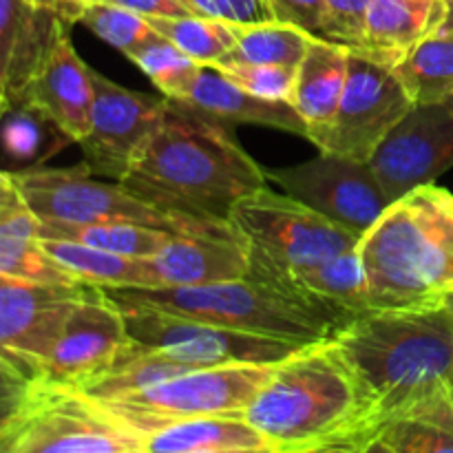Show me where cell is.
Wrapping results in <instances>:
<instances>
[{
	"instance_id": "6",
	"label": "cell",
	"mask_w": 453,
	"mask_h": 453,
	"mask_svg": "<svg viewBox=\"0 0 453 453\" xmlns=\"http://www.w3.org/2000/svg\"><path fill=\"white\" fill-rule=\"evenodd\" d=\"M106 295L119 305H140L190 321L248 334L312 345L334 339L339 327L319 310L274 283L248 274L237 281L184 288H118Z\"/></svg>"
},
{
	"instance_id": "45",
	"label": "cell",
	"mask_w": 453,
	"mask_h": 453,
	"mask_svg": "<svg viewBox=\"0 0 453 453\" xmlns=\"http://www.w3.org/2000/svg\"><path fill=\"white\" fill-rule=\"evenodd\" d=\"M447 3H449V12H447V20H445V25H442L441 34L453 35V0H447Z\"/></svg>"
},
{
	"instance_id": "40",
	"label": "cell",
	"mask_w": 453,
	"mask_h": 453,
	"mask_svg": "<svg viewBox=\"0 0 453 453\" xmlns=\"http://www.w3.org/2000/svg\"><path fill=\"white\" fill-rule=\"evenodd\" d=\"M97 3H102V0H53V9L71 27L82 20L84 13Z\"/></svg>"
},
{
	"instance_id": "44",
	"label": "cell",
	"mask_w": 453,
	"mask_h": 453,
	"mask_svg": "<svg viewBox=\"0 0 453 453\" xmlns=\"http://www.w3.org/2000/svg\"><path fill=\"white\" fill-rule=\"evenodd\" d=\"M361 453H392V451H389V447L385 445L383 438H380L379 434H374V436H370L365 442H363Z\"/></svg>"
},
{
	"instance_id": "3",
	"label": "cell",
	"mask_w": 453,
	"mask_h": 453,
	"mask_svg": "<svg viewBox=\"0 0 453 453\" xmlns=\"http://www.w3.org/2000/svg\"><path fill=\"white\" fill-rule=\"evenodd\" d=\"M372 310H420L453 296V195L425 184L392 202L358 242Z\"/></svg>"
},
{
	"instance_id": "20",
	"label": "cell",
	"mask_w": 453,
	"mask_h": 453,
	"mask_svg": "<svg viewBox=\"0 0 453 453\" xmlns=\"http://www.w3.org/2000/svg\"><path fill=\"white\" fill-rule=\"evenodd\" d=\"M149 264L157 288L211 286L246 279L250 274V248L242 237L175 234Z\"/></svg>"
},
{
	"instance_id": "42",
	"label": "cell",
	"mask_w": 453,
	"mask_h": 453,
	"mask_svg": "<svg viewBox=\"0 0 453 453\" xmlns=\"http://www.w3.org/2000/svg\"><path fill=\"white\" fill-rule=\"evenodd\" d=\"M186 7L190 9L197 16H211L219 18V7H217V0H181Z\"/></svg>"
},
{
	"instance_id": "47",
	"label": "cell",
	"mask_w": 453,
	"mask_h": 453,
	"mask_svg": "<svg viewBox=\"0 0 453 453\" xmlns=\"http://www.w3.org/2000/svg\"><path fill=\"white\" fill-rule=\"evenodd\" d=\"M128 453H149L144 449V447H140V449H133V451H128Z\"/></svg>"
},
{
	"instance_id": "2",
	"label": "cell",
	"mask_w": 453,
	"mask_h": 453,
	"mask_svg": "<svg viewBox=\"0 0 453 453\" xmlns=\"http://www.w3.org/2000/svg\"><path fill=\"white\" fill-rule=\"evenodd\" d=\"M332 341L357 380L370 436L453 385V312L447 305L370 310Z\"/></svg>"
},
{
	"instance_id": "18",
	"label": "cell",
	"mask_w": 453,
	"mask_h": 453,
	"mask_svg": "<svg viewBox=\"0 0 453 453\" xmlns=\"http://www.w3.org/2000/svg\"><path fill=\"white\" fill-rule=\"evenodd\" d=\"M62 22L53 7L0 0V104L27 96Z\"/></svg>"
},
{
	"instance_id": "37",
	"label": "cell",
	"mask_w": 453,
	"mask_h": 453,
	"mask_svg": "<svg viewBox=\"0 0 453 453\" xmlns=\"http://www.w3.org/2000/svg\"><path fill=\"white\" fill-rule=\"evenodd\" d=\"M274 20L288 22L321 38L323 0H265Z\"/></svg>"
},
{
	"instance_id": "23",
	"label": "cell",
	"mask_w": 453,
	"mask_h": 453,
	"mask_svg": "<svg viewBox=\"0 0 453 453\" xmlns=\"http://www.w3.org/2000/svg\"><path fill=\"white\" fill-rule=\"evenodd\" d=\"M349 69V47L326 38H314L296 69L290 104L308 124L312 142L334 119L343 97Z\"/></svg>"
},
{
	"instance_id": "17",
	"label": "cell",
	"mask_w": 453,
	"mask_h": 453,
	"mask_svg": "<svg viewBox=\"0 0 453 453\" xmlns=\"http://www.w3.org/2000/svg\"><path fill=\"white\" fill-rule=\"evenodd\" d=\"M250 277L274 283L310 308L319 310L339 330L370 312L367 281L358 246L310 268H273L250 261Z\"/></svg>"
},
{
	"instance_id": "8",
	"label": "cell",
	"mask_w": 453,
	"mask_h": 453,
	"mask_svg": "<svg viewBox=\"0 0 453 453\" xmlns=\"http://www.w3.org/2000/svg\"><path fill=\"white\" fill-rule=\"evenodd\" d=\"M274 365L277 363L206 367L175 376L142 392L97 403L142 438L181 420L208 416L243 418V411L273 376Z\"/></svg>"
},
{
	"instance_id": "35",
	"label": "cell",
	"mask_w": 453,
	"mask_h": 453,
	"mask_svg": "<svg viewBox=\"0 0 453 453\" xmlns=\"http://www.w3.org/2000/svg\"><path fill=\"white\" fill-rule=\"evenodd\" d=\"M228 80L239 84L246 91L255 93L268 100H286L290 102L295 91L296 69L299 66H261V65H230L215 66Z\"/></svg>"
},
{
	"instance_id": "39",
	"label": "cell",
	"mask_w": 453,
	"mask_h": 453,
	"mask_svg": "<svg viewBox=\"0 0 453 453\" xmlns=\"http://www.w3.org/2000/svg\"><path fill=\"white\" fill-rule=\"evenodd\" d=\"M119 4L124 9L140 13L144 18H166V16H188L190 12L181 0H106Z\"/></svg>"
},
{
	"instance_id": "38",
	"label": "cell",
	"mask_w": 453,
	"mask_h": 453,
	"mask_svg": "<svg viewBox=\"0 0 453 453\" xmlns=\"http://www.w3.org/2000/svg\"><path fill=\"white\" fill-rule=\"evenodd\" d=\"M219 18L237 25H257L274 20L265 0H217Z\"/></svg>"
},
{
	"instance_id": "30",
	"label": "cell",
	"mask_w": 453,
	"mask_h": 453,
	"mask_svg": "<svg viewBox=\"0 0 453 453\" xmlns=\"http://www.w3.org/2000/svg\"><path fill=\"white\" fill-rule=\"evenodd\" d=\"M414 106L453 100V35L434 34L394 66Z\"/></svg>"
},
{
	"instance_id": "19",
	"label": "cell",
	"mask_w": 453,
	"mask_h": 453,
	"mask_svg": "<svg viewBox=\"0 0 453 453\" xmlns=\"http://www.w3.org/2000/svg\"><path fill=\"white\" fill-rule=\"evenodd\" d=\"M93 97L96 88H93L91 66L78 56L71 42L69 25L62 22L47 62L22 100H31L47 111L58 127L75 144H80L91 127Z\"/></svg>"
},
{
	"instance_id": "26",
	"label": "cell",
	"mask_w": 453,
	"mask_h": 453,
	"mask_svg": "<svg viewBox=\"0 0 453 453\" xmlns=\"http://www.w3.org/2000/svg\"><path fill=\"white\" fill-rule=\"evenodd\" d=\"M264 445L270 442L248 420L230 418V416L181 420L144 436V449L149 453H193Z\"/></svg>"
},
{
	"instance_id": "41",
	"label": "cell",
	"mask_w": 453,
	"mask_h": 453,
	"mask_svg": "<svg viewBox=\"0 0 453 453\" xmlns=\"http://www.w3.org/2000/svg\"><path fill=\"white\" fill-rule=\"evenodd\" d=\"M370 436H345L339 438V441L326 442V445L312 447V449H305L299 453H361L363 442Z\"/></svg>"
},
{
	"instance_id": "49",
	"label": "cell",
	"mask_w": 453,
	"mask_h": 453,
	"mask_svg": "<svg viewBox=\"0 0 453 453\" xmlns=\"http://www.w3.org/2000/svg\"><path fill=\"white\" fill-rule=\"evenodd\" d=\"M451 398H453V385H451Z\"/></svg>"
},
{
	"instance_id": "36",
	"label": "cell",
	"mask_w": 453,
	"mask_h": 453,
	"mask_svg": "<svg viewBox=\"0 0 453 453\" xmlns=\"http://www.w3.org/2000/svg\"><path fill=\"white\" fill-rule=\"evenodd\" d=\"M372 0H323L321 38L357 49L363 40Z\"/></svg>"
},
{
	"instance_id": "33",
	"label": "cell",
	"mask_w": 453,
	"mask_h": 453,
	"mask_svg": "<svg viewBox=\"0 0 453 453\" xmlns=\"http://www.w3.org/2000/svg\"><path fill=\"white\" fill-rule=\"evenodd\" d=\"M0 279L42 286H73L75 274L58 264L40 239L0 237Z\"/></svg>"
},
{
	"instance_id": "5",
	"label": "cell",
	"mask_w": 453,
	"mask_h": 453,
	"mask_svg": "<svg viewBox=\"0 0 453 453\" xmlns=\"http://www.w3.org/2000/svg\"><path fill=\"white\" fill-rule=\"evenodd\" d=\"M0 453H128L144 438L75 385L3 376Z\"/></svg>"
},
{
	"instance_id": "13",
	"label": "cell",
	"mask_w": 453,
	"mask_h": 453,
	"mask_svg": "<svg viewBox=\"0 0 453 453\" xmlns=\"http://www.w3.org/2000/svg\"><path fill=\"white\" fill-rule=\"evenodd\" d=\"M265 177L283 188V193L358 237H363L389 206L372 164L343 155L319 150L310 162L265 168Z\"/></svg>"
},
{
	"instance_id": "48",
	"label": "cell",
	"mask_w": 453,
	"mask_h": 453,
	"mask_svg": "<svg viewBox=\"0 0 453 453\" xmlns=\"http://www.w3.org/2000/svg\"><path fill=\"white\" fill-rule=\"evenodd\" d=\"M447 308H449V310H451V312H453V296H451V299H449V301H447Z\"/></svg>"
},
{
	"instance_id": "28",
	"label": "cell",
	"mask_w": 453,
	"mask_h": 453,
	"mask_svg": "<svg viewBox=\"0 0 453 453\" xmlns=\"http://www.w3.org/2000/svg\"><path fill=\"white\" fill-rule=\"evenodd\" d=\"M317 38L310 31L279 20L239 25L237 44L215 66L261 65V66H299Z\"/></svg>"
},
{
	"instance_id": "4",
	"label": "cell",
	"mask_w": 453,
	"mask_h": 453,
	"mask_svg": "<svg viewBox=\"0 0 453 453\" xmlns=\"http://www.w3.org/2000/svg\"><path fill=\"white\" fill-rule=\"evenodd\" d=\"M243 420L270 445L288 453L345 436H370L363 427L357 380L334 341L301 348L274 365Z\"/></svg>"
},
{
	"instance_id": "34",
	"label": "cell",
	"mask_w": 453,
	"mask_h": 453,
	"mask_svg": "<svg viewBox=\"0 0 453 453\" xmlns=\"http://www.w3.org/2000/svg\"><path fill=\"white\" fill-rule=\"evenodd\" d=\"M80 22L127 58L153 34L149 18L119 7V4L106 3V0L93 4Z\"/></svg>"
},
{
	"instance_id": "22",
	"label": "cell",
	"mask_w": 453,
	"mask_h": 453,
	"mask_svg": "<svg viewBox=\"0 0 453 453\" xmlns=\"http://www.w3.org/2000/svg\"><path fill=\"white\" fill-rule=\"evenodd\" d=\"M447 12V0H372L363 40L352 51L394 69L423 40L442 29Z\"/></svg>"
},
{
	"instance_id": "32",
	"label": "cell",
	"mask_w": 453,
	"mask_h": 453,
	"mask_svg": "<svg viewBox=\"0 0 453 453\" xmlns=\"http://www.w3.org/2000/svg\"><path fill=\"white\" fill-rule=\"evenodd\" d=\"M128 60L140 66L146 78L155 84L159 96L171 102H181L193 93L203 65L186 56L180 47L153 29V34L128 56Z\"/></svg>"
},
{
	"instance_id": "15",
	"label": "cell",
	"mask_w": 453,
	"mask_h": 453,
	"mask_svg": "<svg viewBox=\"0 0 453 453\" xmlns=\"http://www.w3.org/2000/svg\"><path fill=\"white\" fill-rule=\"evenodd\" d=\"M389 203L453 168V100L414 106L372 157Z\"/></svg>"
},
{
	"instance_id": "9",
	"label": "cell",
	"mask_w": 453,
	"mask_h": 453,
	"mask_svg": "<svg viewBox=\"0 0 453 453\" xmlns=\"http://www.w3.org/2000/svg\"><path fill=\"white\" fill-rule=\"evenodd\" d=\"M230 224L250 248V261L273 268H310L361 242L358 234L270 186L242 199L230 212Z\"/></svg>"
},
{
	"instance_id": "31",
	"label": "cell",
	"mask_w": 453,
	"mask_h": 453,
	"mask_svg": "<svg viewBox=\"0 0 453 453\" xmlns=\"http://www.w3.org/2000/svg\"><path fill=\"white\" fill-rule=\"evenodd\" d=\"M150 27L203 66H215L237 44L239 25L224 18L166 16L149 18Z\"/></svg>"
},
{
	"instance_id": "1",
	"label": "cell",
	"mask_w": 453,
	"mask_h": 453,
	"mask_svg": "<svg viewBox=\"0 0 453 453\" xmlns=\"http://www.w3.org/2000/svg\"><path fill=\"white\" fill-rule=\"evenodd\" d=\"M119 184L166 212L230 221L233 208L268 186V177L230 128L168 102Z\"/></svg>"
},
{
	"instance_id": "7",
	"label": "cell",
	"mask_w": 453,
	"mask_h": 453,
	"mask_svg": "<svg viewBox=\"0 0 453 453\" xmlns=\"http://www.w3.org/2000/svg\"><path fill=\"white\" fill-rule=\"evenodd\" d=\"M22 197L42 221L66 224H131L173 234L239 237L230 221H208L175 215L144 202L119 181L93 180L84 162L71 168H29L13 173Z\"/></svg>"
},
{
	"instance_id": "10",
	"label": "cell",
	"mask_w": 453,
	"mask_h": 453,
	"mask_svg": "<svg viewBox=\"0 0 453 453\" xmlns=\"http://www.w3.org/2000/svg\"><path fill=\"white\" fill-rule=\"evenodd\" d=\"M118 308L122 310L133 343L140 348L159 349L193 370L250 365V363H281L305 348L292 341L190 321V319L140 308V305L118 303Z\"/></svg>"
},
{
	"instance_id": "25",
	"label": "cell",
	"mask_w": 453,
	"mask_h": 453,
	"mask_svg": "<svg viewBox=\"0 0 453 453\" xmlns=\"http://www.w3.org/2000/svg\"><path fill=\"white\" fill-rule=\"evenodd\" d=\"M44 250L75 274L80 283L118 290V288H157L149 259L113 255L100 248L60 239H40Z\"/></svg>"
},
{
	"instance_id": "43",
	"label": "cell",
	"mask_w": 453,
	"mask_h": 453,
	"mask_svg": "<svg viewBox=\"0 0 453 453\" xmlns=\"http://www.w3.org/2000/svg\"><path fill=\"white\" fill-rule=\"evenodd\" d=\"M193 453H288V451L279 449V447L274 445H264V447H234V449H206V451H193Z\"/></svg>"
},
{
	"instance_id": "27",
	"label": "cell",
	"mask_w": 453,
	"mask_h": 453,
	"mask_svg": "<svg viewBox=\"0 0 453 453\" xmlns=\"http://www.w3.org/2000/svg\"><path fill=\"white\" fill-rule=\"evenodd\" d=\"M376 434L392 453H453L451 389L394 416Z\"/></svg>"
},
{
	"instance_id": "12",
	"label": "cell",
	"mask_w": 453,
	"mask_h": 453,
	"mask_svg": "<svg viewBox=\"0 0 453 453\" xmlns=\"http://www.w3.org/2000/svg\"><path fill=\"white\" fill-rule=\"evenodd\" d=\"M96 286H42L0 279V372L35 379L51 357L71 310Z\"/></svg>"
},
{
	"instance_id": "21",
	"label": "cell",
	"mask_w": 453,
	"mask_h": 453,
	"mask_svg": "<svg viewBox=\"0 0 453 453\" xmlns=\"http://www.w3.org/2000/svg\"><path fill=\"white\" fill-rule=\"evenodd\" d=\"M171 104L230 131L237 124H255V127H268L308 137V124L290 102L255 96L226 78L215 66H203L193 93L186 100L171 102Z\"/></svg>"
},
{
	"instance_id": "14",
	"label": "cell",
	"mask_w": 453,
	"mask_h": 453,
	"mask_svg": "<svg viewBox=\"0 0 453 453\" xmlns=\"http://www.w3.org/2000/svg\"><path fill=\"white\" fill-rule=\"evenodd\" d=\"M91 75L96 97L91 127L80 142L82 162L91 168L93 175L119 181L153 135L168 100L155 93L119 87L96 69H91Z\"/></svg>"
},
{
	"instance_id": "46",
	"label": "cell",
	"mask_w": 453,
	"mask_h": 453,
	"mask_svg": "<svg viewBox=\"0 0 453 453\" xmlns=\"http://www.w3.org/2000/svg\"><path fill=\"white\" fill-rule=\"evenodd\" d=\"M34 4H42V7H53V0H31Z\"/></svg>"
},
{
	"instance_id": "11",
	"label": "cell",
	"mask_w": 453,
	"mask_h": 453,
	"mask_svg": "<svg viewBox=\"0 0 453 453\" xmlns=\"http://www.w3.org/2000/svg\"><path fill=\"white\" fill-rule=\"evenodd\" d=\"M414 102L394 69L349 49V69L334 119L312 140L321 153L372 162Z\"/></svg>"
},
{
	"instance_id": "16",
	"label": "cell",
	"mask_w": 453,
	"mask_h": 453,
	"mask_svg": "<svg viewBox=\"0 0 453 453\" xmlns=\"http://www.w3.org/2000/svg\"><path fill=\"white\" fill-rule=\"evenodd\" d=\"M128 345L131 336L122 310L106 295L104 288H93L71 310L65 330L40 376L53 383L80 388L104 374Z\"/></svg>"
},
{
	"instance_id": "24",
	"label": "cell",
	"mask_w": 453,
	"mask_h": 453,
	"mask_svg": "<svg viewBox=\"0 0 453 453\" xmlns=\"http://www.w3.org/2000/svg\"><path fill=\"white\" fill-rule=\"evenodd\" d=\"M3 115V159L9 173L40 168L47 159L75 144L56 119L31 100H13L0 104Z\"/></svg>"
},
{
	"instance_id": "29",
	"label": "cell",
	"mask_w": 453,
	"mask_h": 453,
	"mask_svg": "<svg viewBox=\"0 0 453 453\" xmlns=\"http://www.w3.org/2000/svg\"><path fill=\"white\" fill-rule=\"evenodd\" d=\"M42 221V219H40ZM175 234L159 228L131 224H66V221H42L40 239H60L84 246L100 248L113 255L150 259L162 252Z\"/></svg>"
}]
</instances>
